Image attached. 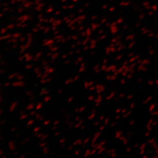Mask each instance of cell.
Returning <instances> with one entry per match:
<instances>
[{
    "mask_svg": "<svg viewBox=\"0 0 158 158\" xmlns=\"http://www.w3.org/2000/svg\"><path fill=\"white\" fill-rule=\"evenodd\" d=\"M115 68H116V66H115V65H111V66H110L109 67L106 68V70H105V71H106V72L108 73L109 72L112 71V70H113V69H115Z\"/></svg>",
    "mask_w": 158,
    "mask_h": 158,
    "instance_id": "6da1fadb",
    "label": "cell"
},
{
    "mask_svg": "<svg viewBox=\"0 0 158 158\" xmlns=\"http://www.w3.org/2000/svg\"><path fill=\"white\" fill-rule=\"evenodd\" d=\"M151 63V61L148 59H145L143 60H142V62L141 63L142 65H146V64H149Z\"/></svg>",
    "mask_w": 158,
    "mask_h": 158,
    "instance_id": "7a4b0ae2",
    "label": "cell"
},
{
    "mask_svg": "<svg viewBox=\"0 0 158 158\" xmlns=\"http://www.w3.org/2000/svg\"><path fill=\"white\" fill-rule=\"evenodd\" d=\"M139 57H140V56H139V55H136L134 57H132V58H131V59H130V60H129V62H134L135 60H136V59H139Z\"/></svg>",
    "mask_w": 158,
    "mask_h": 158,
    "instance_id": "3957f363",
    "label": "cell"
},
{
    "mask_svg": "<svg viewBox=\"0 0 158 158\" xmlns=\"http://www.w3.org/2000/svg\"><path fill=\"white\" fill-rule=\"evenodd\" d=\"M115 94V91H113L111 93V94L110 95V96H107V97H106V100H110V99H111L112 98H113V97L114 96V95Z\"/></svg>",
    "mask_w": 158,
    "mask_h": 158,
    "instance_id": "277c9868",
    "label": "cell"
},
{
    "mask_svg": "<svg viewBox=\"0 0 158 158\" xmlns=\"http://www.w3.org/2000/svg\"><path fill=\"white\" fill-rule=\"evenodd\" d=\"M122 134H123V132H122V131H118L116 132L115 135V138H118L119 137L122 135Z\"/></svg>",
    "mask_w": 158,
    "mask_h": 158,
    "instance_id": "5b68a950",
    "label": "cell"
},
{
    "mask_svg": "<svg viewBox=\"0 0 158 158\" xmlns=\"http://www.w3.org/2000/svg\"><path fill=\"white\" fill-rule=\"evenodd\" d=\"M152 96H150V97H148V98H147L146 100H145L144 102H143V104H145L148 103V102H149L150 100H151L152 99Z\"/></svg>",
    "mask_w": 158,
    "mask_h": 158,
    "instance_id": "8992f818",
    "label": "cell"
},
{
    "mask_svg": "<svg viewBox=\"0 0 158 158\" xmlns=\"http://www.w3.org/2000/svg\"><path fill=\"white\" fill-rule=\"evenodd\" d=\"M111 52V49L110 48H106V53L107 55H110V53Z\"/></svg>",
    "mask_w": 158,
    "mask_h": 158,
    "instance_id": "52a82bcc",
    "label": "cell"
},
{
    "mask_svg": "<svg viewBox=\"0 0 158 158\" xmlns=\"http://www.w3.org/2000/svg\"><path fill=\"white\" fill-rule=\"evenodd\" d=\"M155 107H156V104H152V105L151 106V107H150L149 111H152L153 110L155 109Z\"/></svg>",
    "mask_w": 158,
    "mask_h": 158,
    "instance_id": "ba28073f",
    "label": "cell"
},
{
    "mask_svg": "<svg viewBox=\"0 0 158 158\" xmlns=\"http://www.w3.org/2000/svg\"><path fill=\"white\" fill-rule=\"evenodd\" d=\"M155 141V138H152V139H151L149 140H148L147 142L148 143H149V144H152Z\"/></svg>",
    "mask_w": 158,
    "mask_h": 158,
    "instance_id": "9c48e42d",
    "label": "cell"
},
{
    "mask_svg": "<svg viewBox=\"0 0 158 158\" xmlns=\"http://www.w3.org/2000/svg\"><path fill=\"white\" fill-rule=\"evenodd\" d=\"M131 113H132L131 111H128V113H126L125 115H124L123 116V118H126L127 117H128V115H130V114H131Z\"/></svg>",
    "mask_w": 158,
    "mask_h": 158,
    "instance_id": "30bf717a",
    "label": "cell"
},
{
    "mask_svg": "<svg viewBox=\"0 0 158 158\" xmlns=\"http://www.w3.org/2000/svg\"><path fill=\"white\" fill-rule=\"evenodd\" d=\"M152 147L154 149H158V143H152Z\"/></svg>",
    "mask_w": 158,
    "mask_h": 158,
    "instance_id": "8fae6325",
    "label": "cell"
},
{
    "mask_svg": "<svg viewBox=\"0 0 158 158\" xmlns=\"http://www.w3.org/2000/svg\"><path fill=\"white\" fill-rule=\"evenodd\" d=\"M106 150V148H102L101 149H100V151L98 152V154H101L102 152H103Z\"/></svg>",
    "mask_w": 158,
    "mask_h": 158,
    "instance_id": "7c38bea8",
    "label": "cell"
},
{
    "mask_svg": "<svg viewBox=\"0 0 158 158\" xmlns=\"http://www.w3.org/2000/svg\"><path fill=\"white\" fill-rule=\"evenodd\" d=\"M107 68V67L106 64H103L102 66V67H101V70H105Z\"/></svg>",
    "mask_w": 158,
    "mask_h": 158,
    "instance_id": "4fadbf2b",
    "label": "cell"
},
{
    "mask_svg": "<svg viewBox=\"0 0 158 158\" xmlns=\"http://www.w3.org/2000/svg\"><path fill=\"white\" fill-rule=\"evenodd\" d=\"M147 70H148V68L147 67H145V66H142V71H143V72H147Z\"/></svg>",
    "mask_w": 158,
    "mask_h": 158,
    "instance_id": "5bb4252c",
    "label": "cell"
},
{
    "mask_svg": "<svg viewBox=\"0 0 158 158\" xmlns=\"http://www.w3.org/2000/svg\"><path fill=\"white\" fill-rule=\"evenodd\" d=\"M122 57H123V55H119L118 56H117L115 58V60H120Z\"/></svg>",
    "mask_w": 158,
    "mask_h": 158,
    "instance_id": "9a60e30c",
    "label": "cell"
},
{
    "mask_svg": "<svg viewBox=\"0 0 158 158\" xmlns=\"http://www.w3.org/2000/svg\"><path fill=\"white\" fill-rule=\"evenodd\" d=\"M145 147H146V143H143V144L142 145L141 147H140V149H141V150L145 149Z\"/></svg>",
    "mask_w": 158,
    "mask_h": 158,
    "instance_id": "2e32d148",
    "label": "cell"
},
{
    "mask_svg": "<svg viewBox=\"0 0 158 158\" xmlns=\"http://www.w3.org/2000/svg\"><path fill=\"white\" fill-rule=\"evenodd\" d=\"M109 122H110V119L106 118L104 121V124L105 125H107L109 123Z\"/></svg>",
    "mask_w": 158,
    "mask_h": 158,
    "instance_id": "e0dca14e",
    "label": "cell"
},
{
    "mask_svg": "<svg viewBox=\"0 0 158 158\" xmlns=\"http://www.w3.org/2000/svg\"><path fill=\"white\" fill-rule=\"evenodd\" d=\"M121 85H124L125 83H126V80L124 79H122L121 80Z\"/></svg>",
    "mask_w": 158,
    "mask_h": 158,
    "instance_id": "ac0fdd59",
    "label": "cell"
},
{
    "mask_svg": "<svg viewBox=\"0 0 158 158\" xmlns=\"http://www.w3.org/2000/svg\"><path fill=\"white\" fill-rule=\"evenodd\" d=\"M148 85H152L154 84V82L152 80H149L148 82Z\"/></svg>",
    "mask_w": 158,
    "mask_h": 158,
    "instance_id": "d6986e66",
    "label": "cell"
},
{
    "mask_svg": "<svg viewBox=\"0 0 158 158\" xmlns=\"http://www.w3.org/2000/svg\"><path fill=\"white\" fill-rule=\"evenodd\" d=\"M155 53V51H153V50L149 51V55H153Z\"/></svg>",
    "mask_w": 158,
    "mask_h": 158,
    "instance_id": "ffe728a7",
    "label": "cell"
},
{
    "mask_svg": "<svg viewBox=\"0 0 158 158\" xmlns=\"http://www.w3.org/2000/svg\"><path fill=\"white\" fill-rule=\"evenodd\" d=\"M127 74H128V72H125V71L122 72V75H123L124 77H125V76H127L128 75Z\"/></svg>",
    "mask_w": 158,
    "mask_h": 158,
    "instance_id": "44dd1931",
    "label": "cell"
},
{
    "mask_svg": "<svg viewBox=\"0 0 158 158\" xmlns=\"http://www.w3.org/2000/svg\"><path fill=\"white\" fill-rule=\"evenodd\" d=\"M151 115H158V111L152 112V113H151Z\"/></svg>",
    "mask_w": 158,
    "mask_h": 158,
    "instance_id": "7402d4cb",
    "label": "cell"
},
{
    "mask_svg": "<svg viewBox=\"0 0 158 158\" xmlns=\"http://www.w3.org/2000/svg\"><path fill=\"white\" fill-rule=\"evenodd\" d=\"M116 79H117V76L115 75L114 74L113 76H111V80H115Z\"/></svg>",
    "mask_w": 158,
    "mask_h": 158,
    "instance_id": "603a6c76",
    "label": "cell"
},
{
    "mask_svg": "<svg viewBox=\"0 0 158 158\" xmlns=\"http://www.w3.org/2000/svg\"><path fill=\"white\" fill-rule=\"evenodd\" d=\"M127 79H131L132 77V74L130 73V74H128V75L127 76Z\"/></svg>",
    "mask_w": 158,
    "mask_h": 158,
    "instance_id": "cb8c5ba5",
    "label": "cell"
},
{
    "mask_svg": "<svg viewBox=\"0 0 158 158\" xmlns=\"http://www.w3.org/2000/svg\"><path fill=\"white\" fill-rule=\"evenodd\" d=\"M136 64H137V63H132V64L130 66V68H134Z\"/></svg>",
    "mask_w": 158,
    "mask_h": 158,
    "instance_id": "d4e9b609",
    "label": "cell"
},
{
    "mask_svg": "<svg viewBox=\"0 0 158 158\" xmlns=\"http://www.w3.org/2000/svg\"><path fill=\"white\" fill-rule=\"evenodd\" d=\"M123 141V142H124V145H127V143H128V139H127L125 138L124 139Z\"/></svg>",
    "mask_w": 158,
    "mask_h": 158,
    "instance_id": "484cf974",
    "label": "cell"
},
{
    "mask_svg": "<svg viewBox=\"0 0 158 158\" xmlns=\"http://www.w3.org/2000/svg\"><path fill=\"white\" fill-rule=\"evenodd\" d=\"M135 103H132V104H131V105H130V108H134L135 107Z\"/></svg>",
    "mask_w": 158,
    "mask_h": 158,
    "instance_id": "4316f807",
    "label": "cell"
},
{
    "mask_svg": "<svg viewBox=\"0 0 158 158\" xmlns=\"http://www.w3.org/2000/svg\"><path fill=\"white\" fill-rule=\"evenodd\" d=\"M116 155H117V153H116L113 152L111 153V157H115Z\"/></svg>",
    "mask_w": 158,
    "mask_h": 158,
    "instance_id": "83f0119b",
    "label": "cell"
},
{
    "mask_svg": "<svg viewBox=\"0 0 158 158\" xmlns=\"http://www.w3.org/2000/svg\"><path fill=\"white\" fill-rule=\"evenodd\" d=\"M125 97L124 94L123 93H121L119 95V97H121V98H124Z\"/></svg>",
    "mask_w": 158,
    "mask_h": 158,
    "instance_id": "f1b7e54d",
    "label": "cell"
},
{
    "mask_svg": "<svg viewBox=\"0 0 158 158\" xmlns=\"http://www.w3.org/2000/svg\"><path fill=\"white\" fill-rule=\"evenodd\" d=\"M106 143V141H102L101 143H100V145H101V146H103L104 145H105V143Z\"/></svg>",
    "mask_w": 158,
    "mask_h": 158,
    "instance_id": "f546056e",
    "label": "cell"
},
{
    "mask_svg": "<svg viewBox=\"0 0 158 158\" xmlns=\"http://www.w3.org/2000/svg\"><path fill=\"white\" fill-rule=\"evenodd\" d=\"M133 98V95H130V96H128L127 97V99H128V100H130V99H131V98Z\"/></svg>",
    "mask_w": 158,
    "mask_h": 158,
    "instance_id": "4dcf8cb0",
    "label": "cell"
},
{
    "mask_svg": "<svg viewBox=\"0 0 158 158\" xmlns=\"http://www.w3.org/2000/svg\"><path fill=\"white\" fill-rule=\"evenodd\" d=\"M142 81V79L141 78H139V79H138L137 80V82H138L139 83H141Z\"/></svg>",
    "mask_w": 158,
    "mask_h": 158,
    "instance_id": "1f68e13d",
    "label": "cell"
},
{
    "mask_svg": "<svg viewBox=\"0 0 158 158\" xmlns=\"http://www.w3.org/2000/svg\"><path fill=\"white\" fill-rule=\"evenodd\" d=\"M127 111V108H124V109H123V110L121 111V113H125Z\"/></svg>",
    "mask_w": 158,
    "mask_h": 158,
    "instance_id": "d6a6232c",
    "label": "cell"
},
{
    "mask_svg": "<svg viewBox=\"0 0 158 158\" xmlns=\"http://www.w3.org/2000/svg\"><path fill=\"white\" fill-rule=\"evenodd\" d=\"M124 138L125 137L124 136H121V137L119 136V137L118 138V139H119V140H123V139H124Z\"/></svg>",
    "mask_w": 158,
    "mask_h": 158,
    "instance_id": "836d02e7",
    "label": "cell"
},
{
    "mask_svg": "<svg viewBox=\"0 0 158 158\" xmlns=\"http://www.w3.org/2000/svg\"><path fill=\"white\" fill-rule=\"evenodd\" d=\"M111 76H110V75H107L106 76L107 80H111Z\"/></svg>",
    "mask_w": 158,
    "mask_h": 158,
    "instance_id": "e575fe53",
    "label": "cell"
},
{
    "mask_svg": "<svg viewBox=\"0 0 158 158\" xmlns=\"http://www.w3.org/2000/svg\"><path fill=\"white\" fill-rule=\"evenodd\" d=\"M131 150H132V149L131 148H127V151L128 152H130L131 151Z\"/></svg>",
    "mask_w": 158,
    "mask_h": 158,
    "instance_id": "d590c367",
    "label": "cell"
},
{
    "mask_svg": "<svg viewBox=\"0 0 158 158\" xmlns=\"http://www.w3.org/2000/svg\"><path fill=\"white\" fill-rule=\"evenodd\" d=\"M121 108H118V109H117V110H116V111H115V113H119V112H121Z\"/></svg>",
    "mask_w": 158,
    "mask_h": 158,
    "instance_id": "8d00e7d4",
    "label": "cell"
},
{
    "mask_svg": "<svg viewBox=\"0 0 158 158\" xmlns=\"http://www.w3.org/2000/svg\"><path fill=\"white\" fill-rule=\"evenodd\" d=\"M153 121V119H150V120L149 121V122H148V124H151L152 123Z\"/></svg>",
    "mask_w": 158,
    "mask_h": 158,
    "instance_id": "74e56055",
    "label": "cell"
},
{
    "mask_svg": "<svg viewBox=\"0 0 158 158\" xmlns=\"http://www.w3.org/2000/svg\"><path fill=\"white\" fill-rule=\"evenodd\" d=\"M130 73L132 74H133L135 73V70H134V69H132V70H131V72H130Z\"/></svg>",
    "mask_w": 158,
    "mask_h": 158,
    "instance_id": "f35d334b",
    "label": "cell"
},
{
    "mask_svg": "<svg viewBox=\"0 0 158 158\" xmlns=\"http://www.w3.org/2000/svg\"><path fill=\"white\" fill-rule=\"evenodd\" d=\"M134 55V53H130L129 55H128V57H132Z\"/></svg>",
    "mask_w": 158,
    "mask_h": 158,
    "instance_id": "ab89813d",
    "label": "cell"
},
{
    "mask_svg": "<svg viewBox=\"0 0 158 158\" xmlns=\"http://www.w3.org/2000/svg\"><path fill=\"white\" fill-rule=\"evenodd\" d=\"M118 74H119L118 72V71H117V70H116V71H115V72H114V75H115V76H117V75H118Z\"/></svg>",
    "mask_w": 158,
    "mask_h": 158,
    "instance_id": "60d3db41",
    "label": "cell"
},
{
    "mask_svg": "<svg viewBox=\"0 0 158 158\" xmlns=\"http://www.w3.org/2000/svg\"><path fill=\"white\" fill-rule=\"evenodd\" d=\"M142 62V60L141 59H139V60H138V62H137V63H138V64H141V63Z\"/></svg>",
    "mask_w": 158,
    "mask_h": 158,
    "instance_id": "b9f144b4",
    "label": "cell"
},
{
    "mask_svg": "<svg viewBox=\"0 0 158 158\" xmlns=\"http://www.w3.org/2000/svg\"><path fill=\"white\" fill-rule=\"evenodd\" d=\"M134 123H135V121H134V120H132V121H131L130 124L131 125H132L134 124Z\"/></svg>",
    "mask_w": 158,
    "mask_h": 158,
    "instance_id": "7bdbcfd3",
    "label": "cell"
},
{
    "mask_svg": "<svg viewBox=\"0 0 158 158\" xmlns=\"http://www.w3.org/2000/svg\"><path fill=\"white\" fill-rule=\"evenodd\" d=\"M128 63H129V62H128V61H125V62H124L123 63V65H127Z\"/></svg>",
    "mask_w": 158,
    "mask_h": 158,
    "instance_id": "ee69618b",
    "label": "cell"
},
{
    "mask_svg": "<svg viewBox=\"0 0 158 158\" xmlns=\"http://www.w3.org/2000/svg\"><path fill=\"white\" fill-rule=\"evenodd\" d=\"M116 51V49H115V48H113V49H111V52H112V53H114L115 51Z\"/></svg>",
    "mask_w": 158,
    "mask_h": 158,
    "instance_id": "f6af8a7d",
    "label": "cell"
},
{
    "mask_svg": "<svg viewBox=\"0 0 158 158\" xmlns=\"http://www.w3.org/2000/svg\"><path fill=\"white\" fill-rule=\"evenodd\" d=\"M108 60L107 59H104V60H103V63H104V64H106V63L108 62Z\"/></svg>",
    "mask_w": 158,
    "mask_h": 158,
    "instance_id": "bcb514c9",
    "label": "cell"
},
{
    "mask_svg": "<svg viewBox=\"0 0 158 158\" xmlns=\"http://www.w3.org/2000/svg\"><path fill=\"white\" fill-rule=\"evenodd\" d=\"M105 128V126L104 125H103V126H102L100 127V131H102V130H104Z\"/></svg>",
    "mask_w": 158,
    "mask_h": 158,
    "instance_id": "7dc6e473",
    "label": "cell"
},
{
    "mask_svg": "<svg viewBox=\"0 0 158 158\" xmlns=\"http://www.w3.org/2000/svg\"><path fill=\"white\" fill-rule=\"evenodd\" d=\"M104 119V115H102V116H101L100 119V121H103Z\"/></svg>",
    "mask_w": 158,
    "mask_h": 158,
    "instance_id": "c3c4849f",
    "label": "cell"
},
{
    "mask_svg": "<svg viewBox=\"0 0 158 158\" xmlns=\"http://www.w3.org/2000/svg\"><path fill=\"white\" fill-rule=\"evenodd\" d=\"M106 152L107 153V154H111V150H107V151H106Z\"/></svg>",
    "mask_w": 158,
    "mask_h": 158,
    "instance_id": "681fc988",
    "label": "cell"
},
{
    "mask_svg": "<svg viewBox=\"0 0 158 158\" xmlns=\"http://www.w3.org/2000/svg\"><path fill=\"white\" fill-rule=\"evenodd\" d=\"M157 124H158V121H155L153 124V126H155Z\"/></svg>",
    "mask_w": 158,
    "mask_h": 158,
    "instance_id": "f907efd6",
    "label": "cell"
},
{
    "mask_svg": "<svg viewBox=\"0 0 158 158\" xmlns=\"http://www.w3.org/2000/svg\"><path fill=\"white\" fill-rule=\"evenodd\" d=\"M120 117H121V115H117V116L115 117V119H118Z\"/></svg>",
    "mask_w": 158,
    "mask_h": 158,
    "instance_id": "816d5d0a",
    "label": "cell"
},
{
    "mask_svg": "<svg viewBox=\"0 0 158 158\" xmlns=\"http://www.w3.org/2000/svg\"><path fill=\"white\" fill-rule=\"evenodd\" d=\"M144 153H145V151L143 149V150H142V151L141 152V153H140V154H141V155H143Z\"/></svg>",
    "mask_w": 158,
    "mask_h": 158,
    "instance_id": "f5cc1de1",
    "label": "cell"
},
{
    "mask_svg": "<svg viewBox=\"0 0 158 158\" xmlns=\"http://www.w3.org/2000/svg\"><path fill=\"white\" fill-rule=\"evenodd\" d=\"M115 149H114V148H113V149H111V153H113L114 152H115Z\"/></svg>",
    "mask_w": 158,
    "mask_h": 158,
    "instance_id": "db71d44e",
    "label": "cell"
},
{
    "mask_svg": "<svg viewBox=\"0 0 158 158\" xmlns=\"http://www.w3.org/2000/svg\"><path fill=\"white\" fill-rule=\"evenodd\" d=\"M149 135H150V132H147V133L145 134V136H148Z\"/></svg>",
    "mask_w": 158,
    "mask_h": 158,
    "instance_id": "11a10c76",
    "label": "cell"
},
{
    "mask_svg": "<svg viewBox=\"0 0 158 158\" xmlns=\"http://www.w3.org/2000/svg\"><path fill=\"white\" fill-rule=\"evenodd\" d=\"M116 124V123H112L111 124V127H114V126H115V125Z\"/></svg>",
    "mask_w": 158,
    "mask_h": 158,
    "instance_id": "9f6ffc18",
    "label": "cell"
},
{
    "mask_svg": "<svg viewBox=\"0 0 158 158\" xmlns=\"http://www.w3.org/2000/svg\"><path fill=\"white\" fill-rule=\"evenodd\" d=\"M131 134H131V132H129V133H128V134H127V136L128 135V136H131Z\"/></svg>",
    "mask_w": 158,
    "mask_h": 158,
    "instance_id": "6f0895ef",
    "label": "cell"
},
{
    "mask_svg": "<svg viewBox=\"0 0 158 158\" xmlns=\"http://www.w3.org/2000/svg\"><path fill=\"white\" fill-rule=\"evenodd\" d=\"M138 146H139V145H138V143H136V144L135 145V148H136V147H138Z\"/></svg>",
    "mask_w": 158,
    "mask_h": 158,
    "instance_id": "680465c9",
    "label": "cell"
},
{
    "mask_svg": "<svg viewBox=\"0 0 158 158\" xmlns=\"http://www.w3.org/2000/svg\"><path fill=\"white\" fill-rule=\"evenodd\" d=\"M99 66H99V65H97V66H96V68H94V69H97V68H98V67H99Z\"/></svg>",
    "mask_w": 158,
    "mask_h": 158,
    "instance_id": "91938a15",
    "label": "cell"
},
{
    "mask_svg": "<svg viewBox=\"0 0 158 158\" xmlns=\"http://www.w3.org/2000/svg\"><path fill=\"white\" fill-rule=\"evenodd\" d=\"M156 83L157 85H158V79L157 80H156Z\"/></svg>",
    "mask_w": 158,
    "mask_h": 158,
    "instance_id": "94428289",
    "label": "cell"
},
{
    "mask_svg": "<svg viewBox=\"0 0 158 158\" xmlns=\"http://www.w3.org/2000/svg\"><path fill=\"white\" fill-rule=\"evenodd\" d=\"M148 157V156L147 155H145V156H143V158H147Z\"/></svg>",
    "mask_w": 158,
    "mask_h": 158,
    "instance_id": "6125c7cd",
    "label": "cell"
}]
</instances>
